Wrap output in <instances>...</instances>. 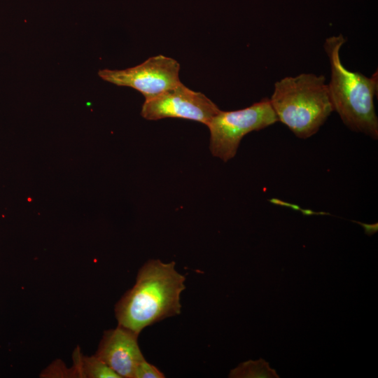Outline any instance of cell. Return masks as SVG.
Instances as JSON below:
<instances>
[{"instance_id":"obj_11","label":"cell","mask_w":378,"mask_h":378,"mask_svg":"<svg viewBox=\"0 0 378 378\" xmlns=\"http://www.w3.org/2000/svg\"><path fill=\"white\" fill-rule=\"evenodd\" d=\"M360 224L364 227L365 232L368 235H372L377 231V223L373 225H368L360 223Z\"/></svg>"},{"instance_id":"obj_4","label":"cell","mask_w":378,"mask_h":378,"mask_svg":"<svg viewBox=\"0 0 378 378\" xmlns=\"http://www.w3.org/2000/svg\"><path fill=\"white\" fill-rule=\"evenodd\" d=\"M278 122L269 98H262L248 107L221 111L206 125L210 131L211 154L227 162L234 157L243 137Z\"/></svg>"},{"instance_id":"obj_8","label":"cell","mask_w":378,"mask_h":378,"mask_svg":"<svg viewBox=\"0 0 378 378\" xmlns=\"http://www.w3.org/2000/svg\"><path fill=\"white\" fill-rule=\"evenodd\" d=\"M73 375L89 378H120L110 367L97 357L84 356L79 352L74 354Z\"/></svg>"},{"instance_id":"obj_3","label":"cell","mask_w":378,"mask_h":378,"mask_svg":"<svg viewBox=\"0 0 378 378\" xmlns=\"http://www.w3.org/2000/svg\"><path fill=\"white\" fill-rule=\"evenodd\" d=\"M269 99L278 121L303 139L315 134L334 111L323 75L286 76L274 83Z\"/></svg>"},{"instance_id":"obj_9","label":"cell","mask_w":378,"mask_h":378,"mask_svg":"<svg viewBox=\"0 0 378 378\" xmlns=\"http://www.w3.org/2000/svg\"><path fill=\"white\" fill-rule=\"evenodd\" d=\"M229 377L278 378L279 377L275 370L270 368L267 362L260 359L255 361L250 360L240 363L236 368L230 371Z\"/></svg>"},{"instance_id":"obj_7","label":"cell","mask_w":378,"mask_h":378,"mask_svg":"<svg viewBox=\"0 0 378 378\" xmlns=\"http://www.w3.org/2000/svg\"><path fill=\"white\" fill-rule=\"evenodd\" d=\"M139 335L118 326L105 331L94 354L120 377L134 378L138 365L145 358L138 344Z\"/></svg>"},{"instance_id":"obj_5","label":"cell","mask_w":378,"mask_h":378,"mask_svg":"<svg viewBox=\"0 0 378 378\" xmlns=\"http://www.w3.org/2000/svg\"><path fill=\"white\" fill-rule=\"evenodd\" d=\"M179 70L180 64L176 59L158 55L126 69L99 70L98 75L115 85L135 89L148 99L179 84Z\"/></svg>"},{"instance_id":"obj_1","label":"cell","mask_w":378,"mask_h":378,"mask_svg":"<svg viewBox=\"0 0 378 378\" xmlns=\"http://www.w3.org/2000/svg\"><path fill=\"white\" fill-rule=\"evenodd\" d=\"M185 281L174 262L149 260L139 269L134 286L115 305L118 325L139 335L146 327L179 314Z\"/></svg>"},{"instance_id":"obj_10","label":"cell","mask_w":378,"mask_h":378,"mask_svg":"<svg viewBox=\"0 0 378 378\" xmlns=\"http://www.w3.org/2000/svg\"><path fill=\"white\" fill-rule=\"evenodd\" d=\"M164 374L144 359L136 367L134 378H163Z\"/></svg>"},{"instance_id":"obj_6","label":"cell","mask_w":378,"mask_h":378,"mask_svg":"<svg viewBox=\"0 0 378 378\" xmlns=\"http://www.w3.org/2000/svg\"><path fill=\"white\" fill-rule=\"evenodd\" d=\"M219 110L203 93L193 91L181 82L156 97L145 99L141 115L149 120L178 118L207 125Z\"/></svg>"},{"instance_id":"obj_2","label":"cell","mask_w":378,"mask_h":378,"mask_svg":"<svg viewBox=\"0 0 378 378\" xmlns=\"http://www.w3.org/2000/svg\"><path fill=\"white\" fill-rule=\"evenodd\" d=\"M345 42L340 34L326 38L323 45L330 67L328 88L334 111L351 130L377 139L378 119L374 104L378 89L377 71L368 77L346 68L340 57Z\"/></svg>"}]
</instances>
